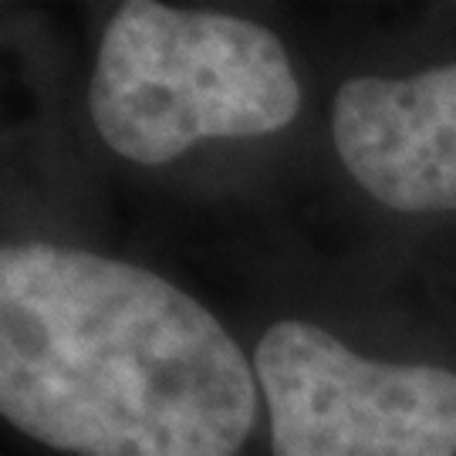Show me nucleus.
Instances as JSON below:
<instances>
[{
    "label": "nucleus",
    "instance_id": "f257e3e1",
    "mask_svg": "<svg viewBox=\"0 0 456 456\" xmlns=\"http://www.w3.org/2000/svg\"><path fill=\"white\" fill-rule=\"evenodd\" d=\"M0 412L75 456H237L254 369L166 277L75 247L0 254Z\"/></svg>",
    "mask_w": 456,
    "mask_h": 456
},
{
    "label": "nucleus",
    "instance_id": "f03ea898",
    "mask_svg": "<svg viewBox=\"0 0 456 456\" xmlns=\"http://www.w3.org/2000/svg\"><path fill=\"white\" fill-rule=\"evenodd\" d=\"M88 109L122 159L163 166L207 139L288 129L301 88L284 45L257 20L135 0L105 28Z\"/></svg>",
    "mask_w": 456,
    "mask_h": 456
},
{
    "label": "nucleus",
    "instance_id": "7ed1b4c3",
    "mask_svg": "<svg viewBox=\"0 0 456 456\" xmlns=\"http://www.w3.org/2000/svg\"><path fill=\"white\" fill-rule=\"evenodd\" d=\"M274 456H453L456 375L355 355L325 328L284 318L257 345Z\"/></svg>",
    "mask_w": 456,
    "mask_h": 456
},
{
    "label": "nucleus",
    "instance_id": "20e7f679",
    "mask_svg": "<svg viewBox=\"0 0 456 456\" xmlns=\"http://www.w3.org/2000/svg\"><path fill=\"white\" fill-rule=\"evenodd\" d=\"M331 135L365 193L399 213H456V61L338 88Z\"/></svg>",
    "mask_w": 456,
    "mask_h": 456
}]
</instances>
